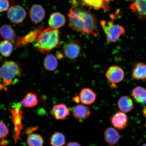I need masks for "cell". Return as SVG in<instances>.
Wrapping results in <instances>:
<instances>
[{
    "mask_svg": "<svg viewBox=\"0 0 146 146\" xmlns=\"http://www.w3.org/2000/svg\"><path fill=\"white\" fill-rule=\"evenodd\" d=\"M142 146H146V143L144 144Z\"/></svg>",
    "mask_w": 146,
    "mask_h": 146,
    "instance_id": "35",
    "label": "cell"
},
{
    "mask_svg": "<svg viewBox=\"0 0 146 146\" xmlns=\"http://www.w3.org/2000/svg\"><path fill=\"white\" fill-rule=\"evenodd\" d=\"M72 112L74 117L79 120L86 119L91 114L90 108L84 104H78L75 106L72 109Z\"/></svg>",
    "mask_w": 146,
    "mask_h": 146,
    "instance_id": "14",
    "label": "cell"
},
{
    "mask_svg": "<svg viewBox=\"0 0 146 146\" xmlns=\"http://www.w3.org/2000/svg\"><path fill=\"white\" fill-rule=\"evenodd\" d=\"M82 3L92 7L96 10L100 9L108 11L110 9L108 2L106 0H81Z\"/></svg>",
    "mask_w": 146,
    "mask_h": 146,
    "instance_id": "21",
    "label": "cell"
},
{
    "mask_svg": "<svg viewBox=\"0 0 146 146\" xmlns=\"http://www.w3.org/2000/svg\"><path fill=\"white\" fill-rule=\"evenodd\" d=\"M100 25L106 36L108 41L116 42L120 36L125 34V30L123 27L114 24L112 21L103 20L100 22Z\"/></svg>",
    "mask_w": 146,
    "mask_h": 146,
    "instance_id": "4",
    "label": "cell"
},
{
    "mask_svg": "<svg viewBox=\"0 0 146 146\" xmlns=\"http://www.w3.org/2000/svg\"><path fill=\"white\" fill-rule=\"evenodd\" d=\"M13 50V45L11 42L5 40L0 42V53L4 57L10 56Z\"/></svg>",
    "mask_w": 146,
    "mask_h": 146,
    "instance_id": "25",
    "label": "cell"
},
{
    "mask_svg": "<svg viewBox=\"0 0 146 146\" xmlns=\"http://www.w3.org/2000/svg\"><path fill=\"white\" fill-rule=\"evenodd\" d=\"M38 103L37 95L34 92L28 93L20 102L21 106L27 108L35 107Z\"/></svg>",
    "mask_w": 146,
    "mask_h": 146,
    "instance_id": "20",
    "label": "cell"
},
{
    "mask_svg": "<svg viewBox=\"0 0 146 146\" xmlns=\"http://www.w3.org/2000/svg\"><path fill=\"white\" fill-rule=\"evenodd\" d=\"M27 142L29 146H43L44 140L41 135L32 134L28 136Z\"/></svg>",
    "mask_w": 146,
    "mask_h": 146,
    "instance_id": "26",
    "label": "cell"
},
{
    "mask_svg": "<svg viewBox=\"0 0 146 146\" xmlns=\"http://www.w3.org/2000/svg\"><path fill=\"white\" fill-rule=\"evenodd\" d=\"M106 77L113 84L118 83L123 81L125 72L121 67L116 65L110 67L106 74Z\"/></svg>",
    "mask_w": 146,
    "mask_h": 146,
    "instance_id": "7",
    "label": "cell"
},
{
    "mask_svg": "<svg viewBox=\"0 0 146 146\" xmlns=\"http://www.w3.org/2000/svg\"><path fill=\"white\" fill-rule=\"evenodd\" d=\"M29 14L33 22L38 23L41 22L44 19L46 12L45 9L41 5L35 4L31 7Z\"/></svg>",
    "mask_w": 146,
    "mask_h": 146,
    "instance_id": "11",
    "label": "cell"
},
{
    "mask_svg": "<svg viewBox=\"0 0 146 146\" xmlns=\"http://www.w3.org/2000/svg\"><path fill=\"white\" fill-rule=\"evenodd\" d=\"M68 17L69 26L73 30L84 35L98 36L97 20L90 12L73 7L69 10Z\"/></svg>",
    "mask_w": 146,
    "mask_h": 146,
    "instance_id": "1",
    "label": "cell"
},
{
    "mask_svg": "<svg viewBox=\"0 0 146 146\" xmlns=\"http://www.w3.org/2000/svg\"><path fill=\"white\" fill-rule=\"evenodd\" d=\"M143 115H144L146 117V109L145 108L143 110Z\"/></svg>",
    "mask_w": 146,
    "mask_h": 146,
    "instance_id": "33",
    "label": "cell"
},
{
    "mask_svg": "<svg viewBox=\"0 0 146 146\" xmlns=\"http://www.w3.org/2000/svg\"><path fill=\"white\" fill-rule=\"evenodd\" d=\"M130 8L140 19L146 20V0H133Z\"/></svg>",
    "mask_w": 146,
    "mask_h": 146,
    "instance_id": "12",
    "label": "cell"
},
{
    "mask_svg": "<svg viewBox=\"0 0 146 146\" xmlns=\"http://www.w3.org/2000/svg\"><path fill=\"white\" fill-rule=\"evenodd\" d=\"M65 23V16L60 12H55L51 14L48 23L50 28L58 29L62 27Z\"/></svg>",
    "mask_w": 146,
    "mask_h": 146,
    "instance_id": "16",
    "label": "cell"
},
{
    "mask_svg": "<svg viewBox=\"0 0 146 146\" xmlns=\"http://www.w3.org/2000/svg\"><path fill=\"white\" fill-rule=\"evenodd\" d=\"M118 106L120 111L124 113H127L132 110L134 105L132 98L130 97L123 96L119 99Z\"/></svg>",
    "mask_w": 146,
    "mask_h": 146,
    "instance_id": "19",
    "label": "cell"
},
{
    "mask_svg": "<svg viewBox=\"0 0 146 146\" xmlns=\"http://www.w3.org/2000/svg\"><path fill=\"white\" fill-rule=\"evenodd\" d=\"M105 141L110 146H113L117 144L120 139L119 133L116 129L112 127L107 128L104 132Z\"/></svg>",
    "mask_w": 146,
    "mask_h": 146,
    "instance_id": "15",
    "label": "cell"
},
{
    "mask_svg": "<svg viewBox=\"0 0 146 146\" xmlns=\"http://www.w3.org/2000/svg\"><path fill=\"white\" fill-rule=\"evenodd\" d=\"M133 98L138 103L145 104L146 103V90L143 87H137L132 91Z\"/></svg>",
    "mask_w": 146,
    "mask_h": 146,
    "instance_id": "23",
    "label": "cell"
},
{
    "mask_svg": "<svg viewBox=\"0 0 146 146\" xmlns=\"http://www.w3.org/2000/svg\"><path fill=\"white\" fill-rule=\"evenodd\" d=\"M4 89L5 90H7V89L4 86H3V85L1 84H0V91L2 90V89Z\"/></svg>",
    "mask_w": 146,
    "mask_h": 146,
    "instance_id": "32",
    "label": "cell"
},
{
    "mask_svg": "<svg viewBox=\"0 0 146 146\" xmlns=\"http://www.w3.org/2000/svg\"><path fill=\"white\" fill-rule=\"evenodd\" d=\"M73 101L74 102H75L76 103L78 104H79L80 102H81L80 97L78 96H76L74 97L73 98Z\"/></svg>",
    "mask_w": 146,
    "mask_h": 146,
    "instance_id": "30",
    "label": "cell"
},
{
    "mask_svg": "<svg viewBox=\"0 0 146 146\" xmlns=\"http://www.w3.org/2000/svg\"><path fill=\"white\" fill-rule=\"evenodd\" d=\"M9 129L4 122L0 121V139H3L8 136Z\"/></svg>",
    "mask_w": 146,
    "mask_h": 146,
    "instance_id": "27",
    "label": "cell"
},
{
    "mask_svg": "<svg viewBox=\"0 0 146 146\" xmlns=\"http://www.w3.org/2000/svg\"><path fill=\"white\" fill-rule=\"evenodd\" d=\"M132 76L135 80L145 81L146 80V64L142 63H137L133 69Z\"/></svg>",
    "mask_w": 146,
    "mask_h": 146,
    "instance_id": "17",
    "label": "cell"
},
{
    "mask_svg": "<svg viewBox=\"0 0 146 146\" xmlns=\"http://www.w3.org/2000/svg\"><path fill=\"white\" fill-rule=\"evenodd\" d=\"M43 64L46 70L52 72L55 70L58 66L57 57L52 54H47L44 60Z\"/></svg>",
    "mask_w": 146,
    "mask_h": 146,
    "instance_id": "22",
    "label": "cell"
},
{
    "mask_svg": "<svg viewBox=\"0 0 146 146\" xmlns=\"http://www.w3.org/2000/svg\"><path fill=\"white\" fill-rule=\"evenodd\" d=\"M36 41V48L43 54L47 53L60 45L59 31L50 27L45 29L40 33Z\"/></svg>",
    "mask_w": 146,
    "mask_h": 146,
    "instance_id": "2",
    "label": "cell"
},
{
    "mask_svg": "<svg viewBox=\"0 0 146 146\" xmlns=\"http://www.w3.org/2000/svg\"><path fill=\"white\" fill-rule=\"evenodd\" d=\"M63 50L64 54L67 59L75 60L77 59L81 54V45L78 41L74 40L64 46Z\"/></svg>",
    "mask_w": 146,
    "mask_h": 146,
    "instance_id": "6",
    "label": "cell"
},
{
    "mask_svg": "<svg viewBox=\"0 0 146 146\" xmlns=\"http://www.w3.org/2000/svg\"><path fill=\"white\" fill-rule=\"evenodd\" d=\"M66 146H81L79 143L76 142H71L67 144Z\"/></svg>",
    "mask_w": 146,
    "mask_h": 146,
    "instance_id": "29",
    "label": "cell"
},
{
    "mask_svg": "<svg viewBox=\"0 0 146 146\" xmlns=\"http://www.w3.org/2000/svg\"><path fill=\"white\" fill-rule=\"evenodd\" d=\"M66 142L64 135L61 132H55L50 139V143L52 146H64L65 145Z\"/></svg>",
    "mask_w": 146,
    "mask_h": 146,
    "instance_id": "24",
    "label": "cell"
},
{
    "mask_svg": "<svg viewBox=\"0 0 146 146\" xmlns=\"http://www.w3.org/2000/svg\"><path fill=\"white\" fill-rule=\"evenodd\" d=\"M9 0H0V13L6 11L10 8Z\"/></svg>",
    "mask_w": 146,
    "mask_h": 146,
    "instance_id": "28",
    "label": "cell"
},
{
    "mask_svg": "<svg viewBox=\"0 0 146 146\" xmlns=\"http://www.w3.org/2000/svg\"><path fill=\"white\" fill-rule=\"evenodd\" d=\"M21 69L15 62L5 61L0 68V80L3 83L10 85L13 83L14 79L19 77L21 75Z\"/></svg>",
    "mask_w": 146,
    "mask_h": 146,
    "instance_id": "3",
    "label": "cell"
},
{
    "mask_svg": "<svg viewBox=\"0 0 146 146\" xmlns=\"http://www.w3.org/2000/svg\"><path fill=\"white\" fill-rule=\"evenodd\" d=\"M70 110L66 105L60 104L53 106L51 113L55 119L63 120L66 119L70 114Z\"/></svg>",
    "mask_w": 146,
    "mask_h": 146,
    "instance_id": "10",
    "label": "cell"
},
{
    "mask_svg": "<svg viewBox=\"0 0 146 146\" xmlns=\"http://www.w3.org/2000/svg\"><path fill=\"white\" fill-rule=\"evenodd\" d=\"M0 35L5 40L11 42L15 39L16 34L11 25L5 24L0 27Z\"/></svg>",
    "mask_w": 146,
    "mask_h": 146,
    "instance_id": "18",
    "label": "cell"
},
{
    "mask_svg": "<svg viewBox=\"0 0 146 146\" xmlns=\"http://www.w3.org/2000/svg\"><path fill=\"white\" fill-rule=\"evenodd\" d=\"M25 9L21 5H17L10 7L7 13V17L11 22L19 24L23 23L27 16Z\"/></svg>",
    "mask_w": 146,
    "mask_h": 146,
    "instance_id": "5",
    "label": "cell"
},
{
    "mask_svg": "<svg viewBox=\"0 0 146 146\" xmlns=\"http://www.w3.org/2000/svg\"><path fill=\"white\" fill-rule=\"evenodd\" d=\"M79 97L81 102L83 104L89 105L92 104L96 101L97 96L92 89L85 88L80 91Z\"/></svg>",
    "mask_w": 146,
    "mask_h": 146,
    "instance_id": "13",
    "label": "cell"
},
{
    "mask_svg": "<svg viewBox=\"0 0 146 146\" xmlns=\"http://www.w3.org/2000/svg\"><path fill=\"white\" fill-rule=\"evenodd\" d=\"M126 1H130V0H125Z\"/></svg>",
    "mask_w": 146,
    "mask_h": 146,
    "instance_id": "36",
    "label": "cell"
},
{
    "mask_svg": "<svg viewBox=\"0 0 146 146\" xmlns=\"http://www.w3.org/2000/svg\"><path fill=\"white\" fill-rule=\"evenodd\" d=\"M106 1L108 2L110 1H114V0H106Z\"/></svg>",
    "mask_w": 146,
    "mask_h": 146,
    "instance_id": "34",
    "label": "cell"
},
{
    "mask_svg": "<svg viewBox=\"0 0 146 146\" xmlns=\"http://www.w3.org/2000/svg\"><path fill=\"white\" fill-rule=\"evenodd\" d=\"M43 27L40 26L35 30L31 31L26 35L23 36H18L16 38L15 45L17 47L25 45L36 40L40 33L43 30Z\"/></svg>",
    "mask_w": 146,
    "mask_h": 146,
    "instance_id": "8",
    "label": "cell"
},
{
    "mask_svg": "<svg viewBox=\"0 0 146 146\" xmlns=\"http://www.w3.org/2000/svg\"><path fill=\"white\" fill-rule=\"evenodd\" d=\"M36 127H33L32 128H29L27 131H26V133H27V134H30L31 132H33L35 130H36Z\"/></svg>",
    "mask_w": 146,
    "mask_h": 146,
    "instance_id": "31",
    "label": "cell"
},
{
    "mask_svg": "<svg viewBox=\"0 0 146 146\" xmlns=\"http://www.w3.org/2000/svg\"><path fill=\"white\" fill-rule=\"evenodd\" d=\"M111 124L119 130H123L127 126L129 119L127 115L121 111H117L110 118Z\"/></svg>",
    "mask_w": 146,
    "mask_h": 146,
    "instance_id": "9",
    "label": "cell"
}]
</instances>
